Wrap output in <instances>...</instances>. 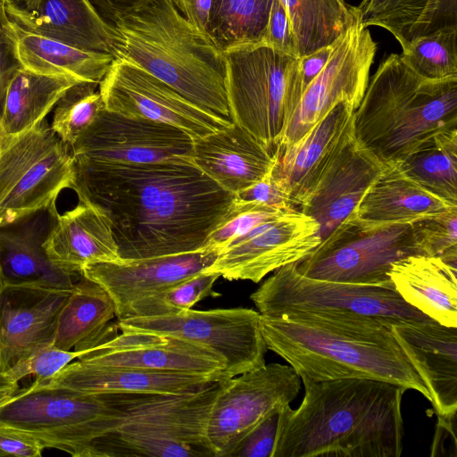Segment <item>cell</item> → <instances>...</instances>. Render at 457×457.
Wrapping results in <instances>:
<instances>
[{"label":"cell","mask_w":457,"mask_h":457,"mask_svg":"<svg viewBox=\"0 0 457 457\" xmlns=\"http://www.w3.org/2000/svg\"><path fill=\"white\" fill-rule=\"evenodd\" d=\"M385 163L361 146L353 124L326 165L299 211L319 224L320 243L353 215Z\"/></svg>","instance_id":"obj_19"},{"label":"cell","mask_w":457,"mask_h":457,"mask_svg":"<svg viewBox=\"0 0 457 457\" xmlns=\"http://www.w3.org/2000/svg\"><path fill=\"white\" fill-rule=\"evenodd\" d=\"M173 1L181 13L196 29L208 35L207 29L212 0Z\"/></svg>","instance_id":"obj_50"},{"label":"cell","mask_w":457,"mask_h":457,"mask_svg":"<svg viewBox=\"0 0 457 457\" xmlns=\"http://www.w3.org/2000/svg\"><path fill=\"white\" fill-rule=\"evenodd\" d=\"M417 254L424 255L412 222L374 223L361 220L353 213L296 265L308 278L393 286L391 265Z\"/></svg>","instance_id":"obj_10"},{"label":"cell","mask_w":457,"mask_h":457,"mask_svg":"<svg viewBox=\"0 0 457 457\" xmlns=\"http://www.w3.org/2000/svg\"><path fill=\"white\" fill-rule=\"evenodd\" d=\"M392 321L352 312H293L261 318L267 349L300 378L383 380L418 391L430 402L425 384L393 336Z\"/></svg>","instance_id":"obj_3"},{"label":"cell","mask_w":457,"mask_h":457,"mask_svg":"<svg viewBox=\"0 0 457 457\" xmlns=\"http://www.w3.org/2000/svg\"><path fill=\"white\" fill-rule=\"evenodd\" d=\"M112 324L104 338L77 360L89 364L229 378L224 361L212 352L179 338L121 331Z\"/></svg>","instance_id":"obj_18"},{"label":"cell","mask_w":457,"mask_h":457,"mask_svg":"<svg viewBox=\"0 0 457 457\" xmlns=\"http://www.w3.org/2000/svg\"><path fill=\"white\" fill-rule=\"evenodd\" d=\"M103 108L98 84L78 83L69 88L54 106L51 128L71 147Z\"/></svg>","instance_id":"obj_40"},{"label":"cell","mask_w":457,"mask_h":457,"mask_svg":"<svg viewBox=\"0 0 457 457\" xmlns=\"http://www.w3.org/2000/svg\"><path fill=\"white\" fill-rule=\"evenodd\" d=\"M220 380L178 394H109L120 424L94 445L93 457H214L207 438Z\"/></svg>","instance_id":"obj_6"},{"label":"cell","mask_w":457,"mask_h":457,"mask_svg":"<svg viewBox=\"0 0 457 457\" xmlns=\"http://www.w3.org/2000/svg\"><path fill=\"white\" fill-rule=\"evenodd\" d=\"M44 450L33 438L0 427V456L39 457Z\"/></svg>","instance_id":"obj_48"},{"label":"cell","mask_w":457,"mask_h":457,"mask_svg":"<svg viewBox=\"0 0 457 457\" xmlns=\"http://www.w3.org/2000/svg\"><path fill=\"white\" fill-rule=\"evenodd\" d=\"M296 262L276 270L250 295L261 315L277 317L293 312H352L393 321L430 320L407 303L394 286L308 278L299 272Z\"/></svg>","instance_id":"obj_11"},{"label":"cell","mask_w":457,"mask_h":457,"mask_svg":"<svg viewBox=\"0 0 457 457\" xmlns=\"http://www.w3.org/2000/svg\"><path fill=\"white\" fill-rule=\"evenodd\" d=\"M18 387V382L0 370V396L14 391Z\"/></svg>","instance_id":"obj_52"},{"label":"cell","mask_w":457,"mask_h":457,"mask_svg":"<svg viewBox=\"0 0 457 457\" xmlns=\"http://www.w3.org/2000/svg\"><path fill=\"white\" fill-rule=\"evenodd\" d=\"M297 58L332 45L352 24L354 9L345 0H280Z\"/></svg>","instance_id":"obj_36"},{"label":"cell","mask_w":457,"mask_h":457,"mask_svg":"<svg viewBox=\"0 0 457 457\" xmlns=\"http://www.w3.org/2000/svg\"><path fill=\"white\" fill-rule=\"evenodd\" d=\"M270 172L261 180L237 193L236 198L240 201L253 202L270 207L295 209L287 195L271 178Z\"/></svg>","instance_id":"obj_46"},{"label":"cell","mask_w":457,"mask_h":457,"mask_svg":"<svg viewBox=\"0 0 457 457\" xmlns=\"http://www.w3.org/2000/svg\"><path fill=\"white\" fill-rule=\"evenodd\" d=\"M98 14L113 25L116 19L141 0H87Z\"/></svg>","instance_id":"obj_51"},{"label":"cell","mask_w":457,"mask_h":457,"mask_svg":"<svg viewBox=\"0 0 457 457\" xmlns=\"http://www.w3.org/2000/svg\"><path fill=\"white\" fill-rule=\"evenodd\" d=\"M453 129H457V77L423 78L396 54L380 62L353 113L355 138L384 163Z\"/></svg>","instance_id":"obj_5"},{"label":"cell","mask_w":457,"mask_h":457,"mask_svg":"<svg viewBox=\"0 0 457 457\" xmlns=\"http://www.w3.org/2000/svg\"><path fill=\"white\" fill-rule=\"evenodd\" d=\"M219 277L218 273L205 271L189 277L133 303L122 319L170 315L191 309L205 297L219 295L213 290Z\"/></svg>","instance_id":"obj_39"},{"label":"cell","mask_w":457,"mask_h":457,"mask_svg":"<svg viewBox=\"0 0 457 457\" xmlns=\"http://www.w3.org/2000/svg\"><path fill=\"white\" fill-rule=\"evenodd\" d=\"M424 255L457 262V206L412 222Z\"/></svg>","instance_id":"obj_41"},{"label":"cell","mask_w":457,"mask_h":457,"mask_svg":"<svg viewBox=\"0 0 457 457\" xmlns=\"http://www.w3.org/2000/svg\"><path fill=\"white\" fill-rule=\"evenodd\" d=\"M301 380V404L280 409L272 457L402 455L406 388L362 378Z\"/></svg>","instance_id":"obj_2"},{"label":"cell","mask_w":457,"mask_h":457,"mask_svg":"<svg viewBox=\"0 0 457 457\" xmlns=\"http://www.w3.org/2000/svg\"><path fill=\"white\" fill-rule=\"evenodd\" d=\"M319 230L314 219L291 209L233 240L204 271L228 280L258 283L280 267L308 256L320 244Z\"/></svg>","instance_id":"obj_17"},{"label":"cell","mask_w":457,"mask_h":457,"mask_svg":"<svg viewBox=\"0 0 457 457\" xmlns=\"http://www.w3.org/2000/svg\"><path fill=\"white\" fill-rule=\"evenodd\" d=\"M275 161L274 154L236 123L194 139L193 163L235 195L264 178Z\"/></svg>","instance_id":"obj_27"},{"label":"cell","mask_w":457,"mask_h":457,"mask_svg":"<svg viewBox=\"0 0 457 457\" xmlns=\"http://www.w3.org/2000/svg\"><path fill=\"white\" fill-rule=\"evenodd\" d=\"M71 147L52 129L47 119L0 140V228L37 213H57L56 200L73 188Z\"/></svg>","instance_id":"obj_9"},{"label":"cell","mask_w":457,"mask_h":457,"mask_svg":"<svg viewBox=\"0 0 457 457\" xmlns=\"http://www.w3.org/2000/svg\"><path fill=\"white\" fill-rule=\"evenodd\" d=\"M3 278H2V270H1V264H0V283L2 282Z\"/></svg>","instance_id":"obj_56"},{"label":"cell","mask_w":457,"mask_h":457,"mask_svg":"<svg viewBox=\"0 0 457 457\" xmlns=\"http://www.w3.org/2000/svg\"><path fill=\"white\" fill-rule=\"evenodd\" d=\"M38 1L39 0H0L4 4L23 9H29L33 7L38 3Z\"/></svg>","instance_id":"obj_53"},{"label":"cell","mask_w":457,"mask_h":457,"mask_svg":"<svg viewBox=\"0 0 457 457\" xmlns=\"http://www.w3.org/2000/svg\"><path fill=\"white\" fill-rule=\"evenodd\" d=\"M50 218L43 247L57 269L79 276L88 264L120 259L108 220L93 204L79 202Z\"/></svg>","instance_id":"obj_26"},{"label":"cell","mask_w":457,"mask_h":457,"mask_svg":"<svg viewBox=\"0 0 457 457\" xmlns=\"http://www.w3.org/2000/svg\"><path fill=\"white\" fill-rule=\"evenodd\" d=\"M274 0H212L208 35L224 52L261 45Z\"/></svg>","instance_id":"obj_37"},{"label":"cell","mask_w":457,"mask_h":457,"mask_svg":"<svg viewBox=\"0 0 457 457\" xmlns=\"http://www.w3.org/2000/svg\"><path fill=\"white\" fill-rule=\"evenodd\" d=\"M114 317L110 295L81 275L61 311L53 345L65 351H86L97 344Z\"/></svg>","instance_id":"obj_34"},{"label":"cell","mask_w":457,"mask_h":457,"mask_svg":"<svg viewBox=\"0 0 457 457\" xmlns=\"http://www.w3.org/2000/svg\"><path fill=\"white\" fill-rule=\"evenodd\" d=\"M4 9L11 21L26 30L114 56V28L87 0H39L29 9L7 4Z\"/></svg>","instance_id":"obj_28"},{"label":"cell","mask_w":457,"mask_h":457,"mask_svg":"<svg viewBox=\"0 0 457 457\" xmlns=\"http://www.w3.org/2000/svg\"><path fill=\"white\" fill-rule=\"evenodd\" d=\"M261 318L249 308H191L170 315L121 319L117 326L120 331L157 334L200 345L218 355L232 378L265 364Z\"/></svg>","instance_id":"obj_12"},{"label":"cell","mask_w":457,"mask_h":457,"mask_svg":"<svg viewBox=\"0 0 457 457\" xmlns=\"http://www.w3.org/2000/svg\"><path fill=\"white\" fill-rule=\"evenodd\" d=\"M86 352L65 351L48 343L33 349L4 372L17 382L28 376H35L36 380L47 379Z\"/></svg>","instance_id":"obj_43"},{"label":"cell","mask_w":457,"mask_h":457,"mask_svg":"<svg viewBox=\"0 0 457 457\" xmlns=\"http://www.w3.org/2000/svg\"><path fill=\"white\" fill-rule=\"evenodd\" d=\"M354 11L364 28L386 29L403 50L418 37L457 27V0H362Z\"/></svg>","instance_id":"obj_32"},{"label":"cell","mask_w":457,"mask_h":457,"mask_svg":"<svg viewBox=\"0 0 457 457\" xmlns=\"http://www.w3.org/2000/svg\"><path fill=\"white\" fill-rule=\"evenodd\" d=\"M7 82V75L4 68L0 65V109L4 96L5 87ZM1 129H0V140H1Z\"/></svg>","instance_id":"obj_54"},{"label":"cell","mask_w":457,"mask_h":457,"mask_svg":"<svg viewBox=\"0 0 457 457\" xmlns=\"http://www.w3.org/2000/svg\"><path fill=\"white\" fill-rule=\"evenodd\" d=\"M334 43L310 54L298 58L299 75L303 94L312 81L326 66L333 51Z\"/></svg>","instance_id":"obj_49"},{"label":"cell","mask_w":457,"mask_h":457,"mask_svg":"<svg viewBox=\"0 0 457 457\" xmlns=\"http://www.w3.org/2000/svg\"><path fill=\"white\" fill-rule=\"evenodd\" d=\"M231 120L274 154L303 91L299 59L263 45L224 52Z\"/></svg>","instance_id":"obj_8"},{"label":"cell","mask_w":457,"mask_h":457,"mask_svg":"<svg viewBox=\"0 0 457 457\" xmlns=\"http://www.w3.org/2000/svg\"><path fill=\"white\" fill-rule=\"evenodd\" d=\"M437 422L431 445L430 455L457 456V411L440 415L437 414Z\"/></svg>","instance_id":"obj_47"},{"label":"cell","mask_w":457,"mask_h":457,"mask_svg":"<svg viewBox=\"0 0 457 457\" xmlns=\"http://www.w3.org/2000/svg\"><path fill=\"white\" fill-rule=\"evenodd\" d=\"M78 83L11 65L0 109L2 136L21 133L46 119L65 92Z\"/></svg>","instance_id":"obj_33"},{"label":"cell","mask_w":457,"mask_h":457,"mask_svg":"<svg viewBox=\"0 0 457 457\" xmlns=\"http://www.w3.org/2000/svg\"><path fill=\"white\" fill-rule=\"evenodd\" d=\"M376 52L377 44L354 11L353 21L335 41L326 66L304 90L276 151L299 140L339 102L355 112L368 87Z\"/></svg>","instance_id":"obj_14"},{"label":"cell","mask_w":457,"mask_h":457,"mask_svg":"<svg viewBox=\"0 0 457 457\" xmlns=\"http://www.w3.org/2000/svg\"><path fill=\"white\" fill-rule=\"evenodd\" d=\"M218 254L204 247L187 253L95 262L85 266L81 275L106 290L120 320L133 303L204 271Z\"/></svg>","instance_id":"obj_21"},{"label":"cell","mask_w":457,"mask_h":457,"mask_svg":"<svg viewBox=\"0 0 457 457\" xmlns=\"http://www.w3.org/2000/svg\"><path fill=\"white\" fill-rule=\"evenodd\" d=\"M261 45L296 57L289 19L280 0L273 1Z\"/></svg>","instance_id":"obj_45"},{"label":"cell","mask_w":457,"mask_h":457,"mask_svg":"<svg viewBox=\"0 0 457 457\" xmlns=\"http://www.w3.org/2000/svg\"><path fill=\"white\" fill-rule=\"evenodd\" d=\"M50 220L48 212H43L13 225V228H0L2 281L74 286L81 275H71L57 269L44 250Z\"/></svg>","instance_id":"obj_31"},{"label":"cell","mask_w":457,"mask_h":457,"mask_svg":"<svg viewBox=\"0 0 457 457\" xmlns=\"http://www.w3.org/2000/svg\"><path fill=\"white\" fill-rule=\"evenodd\" d=\"M280 409L281 407L276 408L266 414L243 437L229 457H272Z\"/></svg>","instance_id":"obj_44"},{"label":"cell","mask_w":457,"mask_h":457,"mask_svg":"<svg viewBox=\"0 0 457 457\" xmlns=\"http://www.w3.org/2000/svg\"><path fill=\"white\" fill-rule=\"evenodd\" d=\"M72 287L37 281L0 283L2 371L33 349L53 343L61 311Z\"/></svg>","instance_id":"obj_20"},{"label":"cell","mask_w":457,"mask_h":457,"mask_svg":"<svg viewBox=\"0 0 457 457\" xmlns=\"http://www.w3.org/2000/svg\"><path fill=\"white\" fill-rule=\"evenodd\" d=\"M391 329L425 384L436 414L457 411V327L430 319L392 321Z\"/></svg>","instance_id":"obj_22"},{"label":"cell","mask_w":457,"mask_h":457,"mask_svg":"<svg viewBox=\"0 0 457 457\" xmlns=\"http://www.w3.org/2000/svg\"><path fill=\"white\" fill-rule=\"evenodd\" d=\"M353 113L352 106L339 102L299 140L275 152L270 176L295 209L307 197L352 128Z\"/></svg>","instance_id":"obj_23"},{"label":"cell","mask_w":457,"mask_h":457,"mask_svg":"<svg viewBox=\"0 0 457 457\" xmlns=\"http://www.w3.org/2000/svg\"><path fill=\"white\" fill-rule=\"evenodd\" d=\"M457 262L410 255L395 262L389 278L399 295L430 319L457 327Z\"/></svg>","instance_id":"obj_29"},{"label":"cell","mask_w":457,"mask_h":457,"mask_svg":"<svg viewBox=\"0 0 457 457\" xmlns=\"http://www.w3.org/2000/svg\"><path fill=\"white\" fill-rule=\"evenodd\" d=\"M399 55L411 70L423 78L457 77V27L418 37Z\"/></svg>","instance_id":"obj_38"},{"label":"cell","mask_w":457,"mask_h":457,"mask_svg":"<svg viewBox=\"0 0 457 457\" xmlns=\"http://www.w3.org/2000/svg\"><path fill=\"white\" fill-rule=\"evenodd\" d=\"M109 394H89L31 384L0 396V427L31 437L45 449L93 457L95 444L120 421Z\"/></svg>","instance_id":"obj_7"},{"label":"cell","mask_w":457,"mask_h":457,"mask_svg":"<svg viewBox=\"0 0 457 457\" xmlns=\"http://www.w3.org/2000/svg\"><path fill=\"white\" fill-rule=\"evenodd\" d=\"M217 380L221 379L208 375L99 366L77 360L51 378L35 379L31 385L89 394H178Z\"/></svg>","instance_id":"obj_24"},{"label":"cell","mask_w":457,"mask_h":457,"mask_svg":"<svg viewBox=\"0 0 457 457\" xmlns=\"http://www.w3.org/2000/svg\"><path fill=\"white\" fill-rule=\"evenodd\" d=\"M289 210L291 209L270 207L253 202L240 201L236 198L230 213L210 235L206 247L220 252L233 240L244 236L253 228L282 215Z\"/></svg>","instance_id":"obj_42"},{"label":"cell","mask_w":457,"mask_h":457,"mask_svg":"<svg viewBox=\"0 0 457 457\" xmlns=\"http://www.w3.org/2000/svg\"><path fill=\"white\" fill-rule=\"evenodd\" d=\"M0 38L22 69L79 83L99 84L115 58L112 54L83 50L26 30L11 21L4 9L0 21Z\"/></svg>","instance_id":"obj_25"},{"label":"cell","mask_w":457,"mask_h":457,"mask_svg":"<svg viewBox=\"0 0 457 457\" xmlns=\"http://www.w3.org/2000/svg\"><path fill=\"white\" fill-rule=\"evenodd\" d=\"M452 205L407 177L395 162H386L354 212L374 223L414 222L444 212Z\"/></svg>","instance_id":"obj_30"},{"label":"cell","mask_w":457,"mask_h":457,"mask_svg":"<svg viewBox=\"0 0 457 457\" xmlns=\"http://www.w3.org/2000/svg\"><path fill=\"white\" fill-rule=\"evenodd\" d=\"M194 138L186 131L103 108L71 146L73 159L125 163L192 162Z\"/></svg>","instance_id":"obj_16"},{"label":"cell","mask_w":457,"mask_h":457,"mask_svg":"<svg viewBox=\"0 0 457 457\" xmlns=\"http://www.w3.org/2000/svg\"><path fill=\"white\" fill-rule=\"evenodd\" d=\"M104 108L179 128L194 139L230 126L195 105L156 77L120 58L98 84Z\"/></svg>","instance_id":"obj_15"},{"label":"cell","mask_w":457,"mask_h":457,"mask_svg":"<svg viewBox=\"0 0 457 457\" xmlns=\"http://www.w3.org/2000/svg\"><path fill=\"white\" fill-rule=\"evenodd\" d=\"M395 162L420 186L457 205V129L427 137Z\"/></svg>","instance_id":"obj_35"},{"label":"cell","mask_w":457,"mask_h":457,"mask_svg":"<svg viewBox=\"0 0 457 457\" xmlns=\"http://www.w3.org/2000/svg\"><path fill=\"white\" fill-rule=\"evenodd\" d=\"M3 12H4V5H3V3L0 2V21H1V17H2Z\"/></svg>","instance_id":"obj_55"},{"label":"cell","mask_w":457,"mask_h":457,"mask_svg":"<svg viewBox=\"0 0 457 457\" xmlns=\"http://www.w3.org/2000/svg\"><path fill=\"white\" fill-rule=\"evenodd\" d=\"M73 162L72 190L104 214L120 259L202 250L236 202L191 162Z\"/></svg>","instance_id":"obj_1"},{"label":"cell","mask_w":457,"mask_h":457,"mask_svg":"<svg viewBox=\"0 0 457 457\" xmlns=\"http://www.w3.org/2000/svg\"><path fill=\"white\" fill-rule=\"evenodd\" d=\"M300 390L301 378L295 370L279 363H265L221 379L207 425V438L214 457H229L266 414L290 404Z\"/></svg>","instance_id":"obj_13"},{"label":"cell","mask_w":457,"mask_h":457,"mask_svg":"<svg viewBox=\"0 0 457 457\" xmlns=\"http://www.w3.org/2000/svg\"><path fill=\"white\" fill-rule=\"evenodd\" d=\"M114 57L137 65L187 100L231 120L225 55L173 0H141L113 23Z\"/></svg>","instance_id":"obj_4"}]
</instances>
